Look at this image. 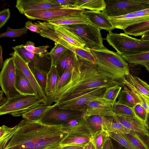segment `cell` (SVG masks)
<instances>
[{"label":"cell","mask_w":149,"mask_h":149,"mask_svg":"<svg viewBox=\"0 0 149 149\" xmlns=\"http://www.w3.org/2000/svg\"><path fill=\"white\" fill-rule=\"evenodd\" d=\"M4 149H48L61 146L68 134L61 126L44 125L24 119Z\"/></svg>","instance_id":"obj_1"},{"label":"cell","mask_w":149,"mask_h":149,"mask_svg":"<svg viewBox=\"0 0 149 149\" xmlns=\"http://www.w3.org/2000/svg\"><path fill=\"white\" fill-rule=\"evenodd\" d=\"M77 64L72 69L68 83L47 103L49 105L56 100L80 93L97 88H107L123 84L102 74L96 64H94L77 56Z\"/></svg>","instance_id":"obj_2"},{"label":"cell","mask_w":149,"mask_h":149,"mask_svg":"<svg viewBox=\"0 0 149 149\" xmlns=\"http://www.w3.org/2000/svg\"><path fill=\"white\" fill-rule=\"evenodd\" d=\"M91 51L103 75L122 84L125 77L130 73L128 63L116 52L106 47L98 50L91 49Z\"/></svg>","instance_id":"obj_3"},{"label":"cell","mask_w":149,"mask_h":149,"mask_svg":"<svg viewBox=\"0 0 149 149\" xmlns=\"http://www.w3.org/2000/svg\"><path fill=\"white\" fill-rule=\"evenodd\" d=\"M104 39L121 56L149 51V41L138 39L124 33L109 32Z\"/></svg>","instance_id":"obj_4"},{"label":"cell","mask_w":149,"mask_h":149,"mask_svg":"<svg viewBox=\"0 0 149 149\" xmlns=\"http://www.w3.org/2000/svg\"><path fill=\"white\" fill-rule=\"evenodd\" d=\"M42 103L43 101L35 95L20 94L8 99L6 103L0 106V115L10 114L15 117L22 116Z\"/></svg>","instance_id":"obj_5"},{"label":"cell","mask_w":149,"mask_h":149,"mask_svg":"<svg viewBox=\"0 0 149 149\" xmlns=\"http://www.w3.org/2000/svg\"><path fill=\"white\" fill-rule=\"evenodd\" d=\"M106 89L104 87L97 88L56 100L54 102L61 109L84 112L89 102L97 98L103 97Z\"/></svg>","instance_id":"obj_6"},{"label":"cell","mask_w":149,"mask_h":149,"mask_svg":"<svg viewBox=\"0 0 149 149\" xmlns=\"http://www.w3.org/2000/svg\"><path fill=\"white\" fill-rule=\"evenodd\" d=\"M61 26L83 40L85 43V47L94 50L105 48L100 30L89 22Z\"/></svg>","instance_id":"obj_7"},{"label":"cell","mask_w":149,"mask_h":149,"mask_svg":"<svg viewBox=\"0 0 149 149\" xmlns=\"http://www.w3.org/2000/svg\"><path fill=\"white\" fill-rule=\"evenodd\" d=\"M103 10L109 17L126 15L149 7V0H105Z\"/></svg>","instance_id":"obj_8"},{"label":"cell","mask_w":149,"mask_h":149,"mask_svg":"<svg viewBox=\"0 0 149 149\" xmlns=\"http://www.w3.org/2000/svg\"><path fill=\"white\" fill-rule=\"evenodd\" d=\"M84 114L83 111L61 109L55 103L38 121L46 125L60 126L66 121L81 117Z\"/></svg>","instance_id":"obj_9"},{"label":"cell","mask_w":149,"mask_h":149,"mask_svg":"<svg viewBox=\"0 0 149 149\" xmlns=\"http://www.w3.org/2000/svg\"><path fill=\"white\" fill-rule=\"evenodd\" d=\"M85 10L60 6L47 9L30 10L25 12L24 15L29 19H40L46 21L61 17L83 13Z\"/></svg>","instance_id":"obj_10"},{"label":"cell","mask_w":149,"mask_h":149,"mask_svg":"<svg viewBox=\"0 0 149 149\" xmlns=\"http://www.w3.org/2000/svg\"><path fill=\"white\" fill-rule=\"evenodd\" d=\"M15 69L14 59L12 57L5 60L0 72V85L2 91L8 99L21 94L15 86Z\"/></svg>","instance_id":"obj_11"},{"label":"cell","mask_w":149,"mask_h":149,"mask_svg":"<svg viewBox=\"0 0 149 149\" xmlns=\"http://www.w3.org/2000/svg\"><path fill=\"white\" fill-rule=\"evenodd\" d=\"M40 34L41 36L51 40L56 43L62 45L73 52L77 56L92 63L96 64L95 59L90 49L86 47H79L68 43L60 37L55 32L54 28L45 30Z\"/></svg>","instance_id":"obj_12"},{"label":"cell","mask_w":149,"mask_h":149,"mask_svg":"<svg viewBox=\"0 0 149 149\" xmlns=\"http://www.w3.org/2000/svg\"><path fill=\"white\" fill-rule=\"evenodd\" d=\"M14 59L15 66L23 72L30 82L35 92V95L44 103L47 104V99L44 90L36 81L29 68L28 63L26 62L15 51L10 54Z\"/></svg>","instance_id":"obj_13"},{"label":"cell","mask_w":149,"mask_h":149,"mask_svg":"<svg viewBox=\"0 0 149 149\" xmlns=\"http://www.w3.org/2000/svg\"><path fill=\"white\" fill-rule=\"evenodd\" d=\"M114 103L102 97L97 98L88 104L83 116L98 115L111 117L115 115L113 109Z\"/></svg>","instance_id":"obj_14"},{"label":"cell","mask_w":149,"mask_h":149,"mask_svg":"<svg viewBox=\"0 0 149 149\" xmlns=\"http://www.w3.org/2000/svg\"><path fill=\"white\" fill-rule=\"evenodd\" d=\"M111 117L114 121L121 123L131 131L148 137L149 133V126L146 123L136 116H125L115 115Z\"/></svg>","instance_id":"obj_15"},{"label":"cell","mask_w":149,"mask_h":149,"mask_svg":"<svg viewBox=\"0 0 149 149\" xmlns=\"http://www.w3.org/2000/svg\"><path fill=\"white\" fill-rule=\"evenodd\" d=\"M83 14L91 24L100 30L109 32L114 29L109 17L103 11L85 10Z\"/></svg>","instance_id":"obj_16"},{"label":"cell","mask_w":149,"mask_h":149,"mask_svg":"<svg viewBox=\"0 0 149 149\" xmlns=\"http://www.w3.org/2000/svg\"><path fill=\"white\" fill-rule=\"evenodd\" d=\"M62 6L53 3L51 0H17L15 6L22 14L27 11L47 9Z\"/></svg>","instance_id":"obj_17"},{"label":"cell","mask_w":149,"mask_h":149,"mask_svg":"<svg viewBox=\"0 0 149 149\" xmlns=\"http://www.w3.org/2000/svg\"><path fill=\"white\" fill-rule=\"evenodd\" d=\"M109 17L114 29L123 30L130 26L147 21L137 16L134 12L120 16Z\"/></svg>","instance_id":"obj_18"},{"label":"cell","mask_w":149,"mask_h":149,"mask_svg":"<svg viewBox=\"0 0 149 149\" xmlns=\"http://www.w3.org/2000/svg\"><path fill=\"white\" fill-rule=\"evenodd\" d=\"M78 62L77 55L68 49L59 58L55 64L56 69L59 78L66 69L73 68Z\"/></svg>","instance_id":"obj_19"},{"label":"cell","mask_w":149,"mask_h":149,"mask_svg":"<svg viewBox=\"0 0 149 149\" xmlns=\"http://www.w3.org/2000/svg\"><path fill=\"white\" fill-rule=\"evenodd\" d=\"M122 84L134 89L149 102V85L146 82L130 73L125 77Z\"/></svg>","instance_id":"obj_20"},{"label":"cell","mask_w":149,"mask_h":149,"mask_svg":"<svg viewBox=\"0 0 149 149\" xmlns=\"http://www.w3.org/2000/svg\"><path fill=\"white\" fill-rule=\"evenodd\" d=\"M61 126L62 130L68 134L81 133L91 135L83 116L66 121Z\"/></svg>","instance_id":"obj_21"},{"label":"cell","mask_w":149,"mask_h":149,"mask_svg":"<svg viewBox=\"0 0 149 149\" xmlns=\"http://www.w3.org/2000/svg\"><path fill=\"white\" fill-rule=\"evenodd\" d=\"M15 86L21 94L35 95V91L30 82L23 72L16 66Z\"/></svg>","instance_id":"obj_22"},{"label":"cell","mask_w":149,"mask_h":149,"mask_svg":"<svg viewBox=\"0 0 149 149\" xmlns=\"http://www.w3.org/2000/svg\"><path fill=\"white\" fill-rule=\"evenodd\" d=\"M91 135L84 133L68 134L61 142L62 146H75L84 147L91 140Z\"/></svg>","instance_id":"obj_23"},{"label":"cell","mask_w":149,"mask_h":149,"mask_svg":"<svg viewBox=\"0 0 149 149\" xmlns=\"http://www.w3.org/2000/svg\"><path fill=\"white\" fill-rule=\"evenodd\" d=\"M55 32L61 38L68 43L80 47H85V43L77 36L61 25H55Z\"/></svg>","instance_id":"obj_24"},{"label":"cell","mask_w":149,"mask_h":149,"mask_svg":"<svg viewBox=\"0 0 149 149\" xmlns=\"http://www.w3.org/2000/svg\"><path fill=\"white\" fill-rule=\"evenodd\" d=\"M47 21L54 25H71L89 22L83 13L63 17Z\"/></svg>","instance_id":"obj_25"},{"label":"cell","mask_w":149,"mask_h":149,"mask_svg":"<svg viewBox=\"0 0 149 149\" xmlns=\"http://www.w3.org/2000/svg\"><path fill=\"white\" fill-rule=\"evenodd\" d=\"M106 117L98 115L84 117L91 135L100 130L106 131L105 127Z\"/></svg>","instance_id":"obj_26"},{"label":"cell","mask_w":149,"mask_h":149,"mask_svg":"<svg viewBox=\"0 0 149 149\" xmlns=\"http://www.w3.org/2000/svg\"><path fill=\"white\" fill-rule=\"evenodd\" d=\"M105 7L104 0H76L73 6L74 8L101 11L104 10Z\"/></svg>","instance_id":"obj_27"},{"label":"cell","mask_w":149,"mask_h":149,"mask_svg":"<svg viewBox=\"0 0 149 149\" xmlns=\"http://www.w3.org/2000/svg\"><path fill=\"white\" fill-rule=\"evenodd\" d=\"M118 98V100L116 101L117 103L132 108L139 102L137 97L131 90L124 85L123 88L120 91Z\"/></svg>","instance_id":"obj_28"},{"label":"cell","mask_w":149,"mask_h":149,"mask_svg":"<svg viewBox=\"0 0 149 149\" xmlns=\"http://www.w3.org/2000/svg\"><path fill=\"white\" fill-rule=\"evenodd\" d=\"M54 105H49L44 103L39 104L31 111L25 113L22 116L24 119L33 122L38 121L43 115Z\"/></svg>","instance_id":"obj_29"},{"label":"cell","mask_w":149,"mask_h":149,"mask_svg":"<svg viewBox=\"0 0 149 149\" xmlns=\"http://www.w3.org/2000/svg\"><path fill=\"white\" fill-rule=\"evenodd\" d=\"M59 78L55 66L52 65L47 74L46 86L44 91L47 99L53 94L56 85Z\"/></svg>","instance_id":"obj_30"},{"label":"cell","mask_w":149,"mask_h":149,"mask_svg":"<svg viewBox=\"0 0 149 149\" xmlns=\"http://www.w3.org/2000/svg\"><path fill=\"white\" fill-rule=\"evenodd\" d=\"M127 63L145 66L149 63V51L133 55L122 56Z\"/></svg>","instance_id":"obj_31"},{"label":"cell","mask_w":149,"mask_h":149,"mask_svg":"<svg viewBox=\"0 0 149 149\" xmlns=\"http://www.w3.org/2000/svg\"><path fill=\"white\" fill-rule=\"evenodd\" d=\"M125 33L135 36H142L149 32V19L130 26L123 30Z\"/></svg>","instance_id":"obj_32"},{"label":"cell","mask_w":149,"mask_h":149,"mask_svg":"<svg viewBox=\"0 0 149 149\" xmlns=\"http://www.w3.org/2000/svg\"><path fill=\"white\" fill-rule=\"evenodd\" d=\"M17 129V125L12 127L3 125L0 127V149H4Z\"/></svg>","instance_id":"obj_33"},{"label":"cell","mask_w":149,"mask_h":149,"mask_svg":"<svg viewBox=\"0 0 149 149\" xmlns=\"http://www.w3.org/2000/svg\"><path fill=\"white\" fill-rule=\"evenodd\" d=\"M106 117L105 121V127L108 132L123 134H129L131 130L121 123L114 121L112 118Z\"/></svg>","instance_id":"obj_34"},{"label":"cell","mask_w":149,"mask_h":149,"mask_svg":"<svg viewBox=\"0 0 149 149\" xmlns=\"http://www.w3.org/2000/svg\"><path fill=\"white\" fill-rule=\"evenodd\" d=\"M30 69L34 67L39 70L48 74L52 66L51 58L47 56L41 57L37 56L34 62L31 64H28Z\"/></svg>","instance_id":"obj_35"},{"label":"cell","mask_w":149,"mask_h":149,"mask_svg":"<svg viewBox=\"0 0 149 149\" xmlns=\"http://www.w3.org/2000/svg\"><path fill=\"white\" fill-rule=\"evenodd\" d=\"M91 141L96 149H102L107 140L110 138L108 132L103 130L97 131L91 135Z\"/></svg>","instance_id":"obj_36"},{"label":"cell","mask_w":149,"mask_h":149,"mask_svg":"<svg viewBox=\"0 0 149 149\" xmlns=\"http://www.w3.org/2000/svg\"><path fill=\"white\" fill-rule=\"evenodd\" d=\"M25 26L30 31L40 34L46 30L54 28L55 25L47 21L41 22L38 21L36 22L32 23L28 20L26 22Z\"/></svg>","instance_id":"obj_37"},{"label":"cell","mask_w":149,"mask_h":149,"mask_svg":"<svg viewBox=\"0 0 149 149\" xmlns=\"http://www.w3.org/2000/svg\"><path fill=\"white\" fill-rule=\"evenodd\" d=\"M125 135L131 143L138 149H149L148 145L139 133L131 131L129 134Z\"/></svg>","instance_id":"obj_38"},{"label":"cell","mask_w":149,"mask_h":149,"mask_svg":"<svg viewBox=\"0 0 149 149\" xmlns=\"http://www.w3.org/2000/svg\"><path fill=\"white\" fill-rule=\"evenodd\" d=\"M12 48L28 64L33 63L37 57V56L26 49L23 44L13 47Z\"/></svg>","instance_id":"obj_39"},{"label":"cell","mask_w":149,"mask_h":149,"mask_svg":"<svg viewBox=\"0 0 149 149\" xmlns=\"http://www.w3.org/2000/svg\"><path fill=\"white\" fill-rule=\"evenodd\" d=\"M73 68L66 69L59 78L56 85L53 94L52 96L47 98V104L52 99L58 91L68 83L71 76Z\"/></svg>","instance_id":"obj_40"},{"label":"cell","mask_w":149,"mask_h":149,"mask_svg":"<svg viewBox=\"0 0 149 149\" xmlns=\"http://www.w3.org/2000/svg\"><path fill=\"white\" fill-rule=\"evenodd\" d=\"M24 46L27 50L39 57H42L49 55L47 51V49L49 47L48 45L36 47L33 42L28 41L24 45Z\"/></svg>","instance_id":"obj_41"},{"label":"cell","mask_w":149,"mask_h":149,"mask_svg":"<svg viewBox=\"0 0 149 149\" xmlns=\"http://www.w3.org/2000/svg\"><path fill=\"white\" fill-rule=\"evenodd\" d=\"M110 138H112L126 149H138L130 142L125 134L108 132Z\"/></svg>","instance_id":"obj_42"},{"label":"cell","mask_w":149,"mask_h":149,"mask_svg":"<svg viewBox=\"0 0 149 149\" xmlns=\"http://www.w3.org/2000/svg\"><path fill=\"white\" fill-rule=\"evenodd\" d=\"M122 87L120 85H115L106 88L102 97L105 99L116 102Z\"/></svg>","instance_id":"obj_43"},{"label":"cell","mask_w":149,"mask_h":149,"mask_svg":"<svg viewBox=\"0 0 149 149\" xmlns=\"http://www.w3.org/2000/svg\"><path fill=\"white\" fill-rule=\"evenodd\" d=\"M113 109L115 115L125 116H136L132 108L118 103L116 102L113 105Z\"/></svg>","instance_id":"obj_44"},{"label":"cell","mask_w":149,"mask_h":149,"mask_svg":"<svg viewBox=\"0 0 149 149\" xmlns=\"http://www.w3.org/2000/svg\"><path fill=\"white\" fill-rule=\"evenodd\" d=\"M68 49L62 45L58 43H55V46L49 52L52 60V65L55 66L58 59Z\"/></svg>","instance_id":"obj_45"},{"label":"cell","mask_w":149,"mask_h":149,"mask_svg":"<svg viewBox=\"0 0 149 149\" xmlns=\"http://www.w3.org/2000/svg\"><path fill=\"white\" fill-rule=\"evenodd\" d=\"M30 69L38 84L44 91L46 86L47 74L39 70L35 67Z\"/></svg>","instance_id":"obj_46"},{"label":"cell","mask_w":149,"mask_h":149,"mask_svg":"<svg viewBox=\"0 0 149 149\" xmlns=\"http://www.w3.org/2000/svg\"><path fill=\"white\" fill-rule=\"evenodd\" d=\"M28 29L25 26L18 29H13L8 27L6 31L0 34V38H15L20 36L27 32Z\"/></svg>","instance_id":"obj_47"},{"label":"cell","mask_w":149,"mask_h":149,"mask_svg":"<svg viewBox=\"0 0 149 149\" xmlns=\"http://www.w3.org/2000/svg\"><path fill=\"white\" fill-rule=\"evenodd\" d=\"M135 115L147 123L148 112L140 103L136 104L133 108Z\"/></svg>","instance_id":"obj_48"},{"label":"cell","mask_w":149,"mask_h":149,"mask_svg":"<svg viewBox=\"0 0 149 149\" xmlns=\"http://www.w3.org/2000/svg\"><path fill=\"white\" fill-rule=\"evenodd\" d=\"M127 87L131 90L133 93L137 97L139 101V103L148 111L149 113V102L134 89L129 86Z\"/></svg>","instance_id":"obj_49"},{"label":"cell","mask_w":149,"mask_h":149,"mask_svg":"<svg viewBox=\"0 0 149 149\" xmlns=\"http://www.w3.org/2000/svg\"><path fill=\"white\" fill-rule=\"evenodd\" d=\"M10 12L8 8L3 9L0 12V28H1L10 18Z\"/></svg>","instance_id":"obj_50"},{"label":"cell","mask_w":149,"mask_h":149,"mask_svg":"<svg viewBox=\"0 0 149 149\" xmlns=\"http://www.w3.org/2000/svg\"><path fill=\"white\" fill-rule=\"evenodd\" d=\"M52 2L55 4L61 6H68L70 8H73V6L76 0H51Z\"/></svg>","instance_id":"obj_51"},{"label":"cell","mask_w":149,"mask_h":149,"mask_svg":"<svg viewBox=\"0 0 149 149\" xmlns=\"http://www.w3.org/2000/svg\"><path fill=\"white\" fill-rule=\"evenodd\" d=\"M102 149H116L113 143L111 140L110 138L106 141Z\"/></svg>","instance_id":"obj_52"},{"label":"cell","mask_w":149,"mask_h":149,"mask_svg":"<svg viewBox=\"0 0 149 149\" xmlns=\"http://www.w3.org/2000/svg\"><path fill=\"white\" fill-rule=\"evenodd\" d=\"M0 105L1 106L6 103L8 99L4 96L3 92L1 90L0 91Z\"/></svg>","instance_id":"obj_53"},{"label":"cell","mask_w":149,"mask_h":149,"mask_svg":"<svg viewBox=\"0 0 149 149\" xmlns=\"http://www.w3.org/2000/svg\"><path fill=\"white\" fill-rule=\"evenodd\" d=\"M61 149H84V148L75 146H68L62 147Z\"/></svg>","instance_id":"obj_54"},{"label":"cell","mask_w":149,"mask_h":149,"mask_svg":"<svg viewBox=\"0 0 149 149\" xmlns=\"http://www.w3.org/2000/svg\"><path fill=\"white\" fill-rule=\"evenodd\" d=\"M84 149H96L95 148L91 140L84 147Z\"/></svg>","instance_id":"obj_55"},{"label":"cell","mask_w":149,"mask_h":149,"mask_svg":"<svg viewBox=\"0 0 149 149\" xmlns=\"http://www.w3.org/2000/svg\"><path fill=\"white\" fill-rule=\"evenodd\" d=\"M2 47L0 46V68L1 69L3 66L4 62L3 61L2 58Z\"/></svg>","instance_id":"obj_56"},{"label":"cell","mask_w":149,"mask_h":149,"mask_svg":"<svg viewBox=\"0 0 149 149\" xmlns=\"http://www.w3.org/2000/svg\"><path fill=\"white\" fill-rule=\"evenodd\" d=\"M141 39L143 40L149 41V32H148L141 36Z\"/></svg>","instance_id":"obj_57"},{"label":"cell","mask_w":149,"mask_h":149,"mask_svg":"<svg viewBox=\"0 0 149 149\" xmlns=\"http://www.w3.org/2000/svg\"><path fill=\"white\" fill-rule=\"evenodd\" d=\"M62 146H60L57 147H54L48 149H61V148Z\"/></svg>","instance_id":"obj_58"},{"label":"cell","mask_w":149,"mask_h":149,"mask_svg":"<svg viewBox=\"0 0 149 149\" xmlns=\"http://www.w3.org/2000/svg\"><path fill=\"white\" fill-rule=\"evenodd\" d=\"M146 70L149 71V63L145 66Z\"/></svg>","instance_id":"obj_59"},{"label":"cell","mask_w":149,"mask_h":149,"mask_svg":"<svg viewBox=\"0 0 149 149\" xmlns=\"http://www.w3.org/2000/svg\"><path fill=\"white\" fill-rule=\"evenodd\" d=\"M147 123L149 127V113H148L147 119Z\"/></svg>","instance_id":"obj_60"},{"label":"cell","mask_w":149,"mask_h":149,"mask_svg":"<svg viewBox=\"0 0 149 149\" xmlns=\"http://www.w3.org/2000/svg\"><path fill=\"white\" fill-rule=\"evenodd\" d=\"M148 137L149 138V135H148Z\"/></svg>","instance_id":"obj_61"}]
</instances>
